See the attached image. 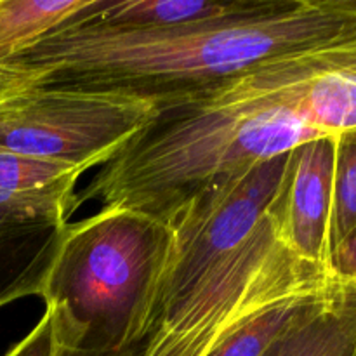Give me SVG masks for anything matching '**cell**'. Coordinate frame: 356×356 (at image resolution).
<instances>
[{"label":"cell","mask_w":356,"mask_h":356,"mask_svg":"<svg viewBox=\"0 0 356 356\" xmlns=\"http://www.w3.org/2000/svg\"><path fill=\"white\" fill-rule=\"evenodd\" d=\"M356 44V0H273L247 16L160 30L70 23L13 63L35 83L167 99L261 66Z\"/></svg>","instance_id":"1"},{"label":"cell","mask_w":356,"mask_h":356,"mask_svg":"<svg viewBox=\"0 0 356 356\" xmlns=\"http://www.w3.org/2000/svg\"><path fill=\"white\" fill-rule=\"evenodd\" d=\"M318 136L249 72L214 89L167 97L159 118L79 191V205L94 200L167 225L214 181Z\"/></svg>","instance_id":"2"},{"label":"cell","mask_w":356,"mask_h":356,"mask_svg":"<svg viewBox=\"0 0 356 356\" xmlns=\"http://www.w3.org/2000/svg\"><path fill=\"white\" fill-rule=\"evenodd\" d=\"M54 233L35 292L56 336L92 350L141 346L155 323L170 226L143 212L101 207Z\"/></svg>","instance_id":"3"},{"label":"cell","mask_w":356,"mask_h":356,"mask_svg":"<svg viewBox=\"0 0 356 356\" xmlns=\"http://www.w3.org/2000/svg\"><path fill=\"white\" fill-rule=\"evenodd\" d=\"M330 280V271L292 252L271 207L238 250L156 320L139 356H209L257 313Z\"/></svg>","instance_id":"4"},{"label":"cell","mask_w":356,"mask_h":356,"mask_svg":"<svg viewBox=\"0 0 356 356\" xmlns=\"http://www.w3.org/2000/svg\"><path fill=\"white\" fill-rule=\"evenodd\" d=\"M163 103L127 90L33 83L0 99V152L87 172L131 146Z\"/></svg>","instance_id":"5"},{"label":"cell","mask_w":356,"mask_h":356,"mask_svg":"<svg viewBox=\"0 0 356 356\" xmlns=\"http://www.w3.org/2000/svg\"><path fill=\"white\" fill-rule=\"evenodd\" d=\"M289 155L291 152L214 181L167 221L172 249L160 282L155 323L252 236L280 195Z\"/></svg>","instance_id":"6"},{"label":"cell","mask_w":356,"mask_h":356,"mask_svg":"<svg viewBox=\"0 0 356 356\" xmlns=\"http://www.w3.org/2000/svg\"><path fill=\"white\" fill-rule=\"evenodd\" d=\"M254 76L320 134L356 131V44L282 59Z\"/></svg>","instance_id":"7"},{"label":"cell","mask_w":356,"mask_h":356,"mask_svg":"<svg viewBox=\"0 0 356 356\" xmlns=\"http://www.w3.org/2000/svg\"><path fill=\"white\" fill-rule=\"evenodd\" d=\"M336 149V136H318L296 146L273 205L282 236L292 252L327 271L332 257Z\"/></svg>","instance_id":"8"},{"label":"cell","mask_w":356,"mask_h":356,"mask_svg":"<svg viewBox=\"0 0 356 356\" xmlns=\"http://www.w3.org/2000/svg\"><path fill=\"white\" fill-rule=\"evenodd\" d=\"M86 172L63 163L0 152V212L59 232L79 205Z\"/></svg>","instance_id":"9"},{"label":"cell","mask_w":356,"mask_h":356,"mask_svg":"<svg viewBox=\"0 0 356 356\" xmlns=\"http://www.w3.org/2000/svg\"><path fill=\"white\" fill-rule=\"evenodd\" d=\"M273 0H97L73 23L111 30H160L247 16L266 9Z\"/></svg>","instance_id":"10"},{"label":"cell","mask_w":356,"mask_h":356,"mask_svg":"<svg viewBox=\"0 0 356 356\" xmlns=\"http://www.w3.org/2000/svg\"><path fill=\"white\" fill-rule=\"evenodd\" d=\"M263 356H356V291L337 282Z\"/></svg>","instance_id":"11"},{"label":"cell","mask_w":356,"mask_h":356,"mask_svg":"<svg viewBox=\"0 0 356 356\" xmlns=\"http://www.w3.org/2000/svg\"><path fill=\"white\" fill-rule=\"evenodd\" d=\"M97 0H0V65H13Z\"/></svg>","instance_id":"12"},{"label":"cell","mask_w":356,"mask_h":356,"mask_svg":"<svg viewBox=\"0 0 356 356\" xmlns=\"http://www.w3.org/2000/svg\"><path fill=\"white\" fill-rule=\"evenodd\" d=\"M336 285L337 280L332 277V280L322 287L299 292L257 313L225 337L209 356H263L289 327L305 315L313 302L329 294Z\"/></svg>","instance_id":"13"},{"label":"cell","mask_w":356,"mask_h":356,"mask_svg":"<svg viewBox=\"0 0 356 356\" xmlns=\"http://www.w3.org/2000/svg\"><path fill=\"white\" fill-rule=\"evenodd\" d=\"M334 172L332 252L356 229V131L337 134Z\"/></svg>","instance_id":"14"},{"label":"cell","mask_w":356,"mask_h":356,"mask_svg":"<svg viewBox=\"0 0 356 356\" xmlns=\"http://www.w3.org/2000/svg\"><path fill=\"white\" fill-rule=\"evenodd\" d=\"M42 229H44V226L37 225V222L24 221V219L0 212V271H2L6 257L14 252L17 243L26 240L28 236L35 235V233L42 232ZM35 280H37L35 275L23 278V280L0 278V306L21 294L35 292Z\"/></svg>","instance_id":"15"},{"label":"cell","mask_w":356,"mask_h":356,"mask_svg":"<svg viewBox=\"0 0 356 356\" xmlns=\"http://www.w3.org/2000/svg\"><path fill=\"white\" fill-rule=\"evenodd\" d=\"M52 355V322L51 313L45 309L37 325L14 344L3 356H51Z\"/></svg>","instance_id":"16"},{"label":"cell","mask_w":356,"mask_h":356,"mask_svg":"<svg viewBox=\"0 0 356 356\" xmlns=\"http://www.w3.org/2000/svg\"><path fill=\"white\" fill-rule=\"evenodd\" d=\"M329 271L339 284L356 291V229L334 249Z\"/></svg>","instance_id":"17"},{"label":"cell","mask_w":356,"mask_h":356,"mask_svg":"<svg viewBox=\"0 0 356 356\" xmlns=\"http://www.w3.org/2000/svg\"><path fill=\"white\" fill-rule=\"evenodd\" d=\"M33 83V76L24 70L13 65H0V99Z\"/></svg>","instance_id":"18"}]
</instances>
